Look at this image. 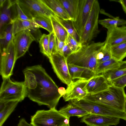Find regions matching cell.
I'll return each instance as SVG.
<instances>
[{
	"mask_svg": "<svg viewBox=\"0 0 126 126\" xmlns=\"http://www.w3.org/2000/svg\"><path fill=\"white\" fill-rule=\"evenodd\" d=\"M23 72L27 97L39 105L55 108L62 96L58 87L41 65L28 66Z\"/></svg>",
	"mask_w": 126,
	"mask_h": 126,
	"instance_id": "6da1fadb",
	"label": "cell"
},
{
	"mask_svg": "<svg viewBox=\"0 0 126 126\" xmlns=\"http://www.w3.org/2000/svg\"><path fill=\"white\" fill-rule=\"evenodd\" d=\"M105 44V41L92 42L82 45L67 58V64L89 69L95 74L99 65L97 55Z\"/></svg>",
	"mask_w": 126,
	"mask_h": 126,
	"instance_id": "7a4b0ae2",
	"label": "cell"
},
{
	"mask_svg": "<svg viewBox=\"0 0 126 126\" xmlns=\"http://www.w3.org/2000/svg\"><path fill=\"white\" fill-rule=\"evenodd\" d=\"M126 97L124 88L111 85L107 89L102 92L94 94H88L82 99L124 112Z\"/></svg>",
	"mask_w": 126,
	"mask_h": 126,
	"instance_id": "3957f363",
	"label": "cell"
},
{
	"mask_svg": "<svg viewBox=\"0 0 126 126\" xmlns=\"http://www.w3.org/2000/svg\"><path fill=\"white\" fill-rule=\"evenodd\" d=\"M10 77L2 79L0 89V102H21L27 97L24 81H13Z\"/></svg>",
	"mask_w": 126,
	"mask_h": 126,
	"instance_id": "277c9868",
	"label": "cell"
},
{
	"mask_svg": "<svg viewBox=\"0 0 126 126\" xmlns=\"http://www.w3.org/2000/svg\"><path fill=\"white\" fill-rule=\"evenodd\" d=\"M69 119L54 108L37 110L31 116L30 124L33 126H65L69 124Z\"/></svg>",
	"mask_w": 126,
	"mask_h": 126,
	"instance_id": "5b68a950",
	"label": "cell"
},
{
	"mask_svg": "<svg viewBox=\"0 0 126 126\" xmlns=\"http://www.w3.org/2000/svg\"><path fill=\"white\" fill-rule=\"evenodd\" d=\"M71 103L93 114L117 117L126 121V114L108 106L83 99L72 100Z\"/></svg>",
	"mask_w": 126,
	"mask_h": 126,
	"instance_id": "8992f818",
	"label": "cell"
},
{
	"mask_svg": "<svg viewBox=\"0 0 126 126\" xmlns=\"http://www.w3.org/2000/svg\"><path fill=\"white\" fill-rule=\"evenodd\" d=\"M99 3L95 0L83 30L80 37L81 45L90 43L92 40L99 33L98 17L100 11Z\"/></svg>",
	"mask_w": 126,
	"mask_h": 126,
	"instance_id": "52a82bcc",
	"label": "cell"
},
{
	"mask_svg": "<svg viewBox=\"0 0 126 126\" xmlns=\"http://www.w3.org/2000/svg\"><path fill=\"white\" fill-rule=\"evenodd\" d=\"M22 10L29 18L43 16L49 17L55 15L43 0H19Z\"/></svg>",
	"mask_w": 126,
	"mask_h": 126,
	"instance_id": "ba28073f",
	"label": "cell"
},
{
	"mask_svg": "<svg viewBox=\"0 0 126 126\" xmlns=\"http://www.w3.org/2000/svg\"><path fill=\"white\" fill-rule=\"evenodd\" d=\"M53 70L58 78L67 85L73 81L68 66L67 58L58 52L48 58Z\"/></svg>",
	"mask_w": 126,
	"mask_h": 126,
	"instance_id": "9c48e42d",
	"label": "cell"
},
{
	"mask_svg": "<svg viewBox=\"0 0 126 126\" xmlns=\"http://www.w3.org/2000/svg\"><path fill=\"white\" fill-rule=\"evenodd\" d=\"M0 73L2 79L10 77L16 61L13 40L5 50L0 52Z\"/></svg>",
	"mask_w": 126,
	"mask_h": 126,
	"instance_id": "30bf717a",
	"label": "cell"
},
{
	"mask_svg": "<svg viewBox=\"0 0 126 126\" xmlns=\"http://www.w3.org/2000/svg\"><path fill=\"white\" fill-rule=\"evenodd\" d=\"M35 40H36L35 39L30 30L21 31L15 35L13 41L16 60L25 54L32 43Z\"/></svg>",
	"mask_w": 126,
	"mask_h": 126,
	"instance_id": "8fae6325",
	"label": "cell"
},
{
	"mask_svg": "<svg viewBox=\"0 0 126 126\" xmlns=\"http://www.w3.org/2000/svg\"><path fill=\"white\" fill-rule=\"evenodd\" d=\"M89 80L80 79L73 81L68 85L66 93L63 96L64 100L67 101L83 99L88 94L87 85Z\"/></svg>",
	"mask_w": 126,
	"mask_h": 126,
	"instance_id": "7c38bea8",
	"label": "cell"
},
{
	"mask_svg": "<svg viewBox=\"0 0 126 126\" xmlns=\"http://www.w3.org/2000/svg\"><path fill=\"white\" fill-rule=\"evenodd\" d=\"M95 0H80L79 13L74 26L80 37Z\"/></svg>",
	"mask_w": 126,
	"mask_h": 126,
	"instance_id": "4fadbf2b",
	"label": "cell"
},
{
	"mask_svg": "<svg viewBox=\"0 0 126 126\" xmlns=\"http://www.w3.org/2000/svg\"><path fill=\"white\" fill-rule=\"evenodd\" d=\"M120 119L115 117L89 114L83 117L81 121L89 126H109L117 125Z\"/></svg>",
	"mask_w": 126,
	"mask_h": 126,
	"instance_id": "5bb4252c",
	"label": "cell"
},
{
	"mask_svg": "<svg viewBox=\"0 0 126 126\" xmlns=\"http://www.w3.org/2000/svg\"><path fill=\"white\" fill-rule=\"evenodd\" d=\"M105 44L110 47L126 42V26L108 28Z\"/></svg>",
	"mask_w": 126,
	"mask_h": 126,
	"instance_id": "9a60e30c",
	"label": "cell"
},
{
	"mask_svg": "<svg viewBox=\"0 0 126 126\" xmlns=\"http://www.w3.org/2000/svg\"><path fill=\"white\" fill-rule=\"evenodd\" d=\"M111 85L102 74L94 76L90 79L87 85L88 94H94L103 91Z\"/></svg>",
	"mask_w": 126,
	"mask_h": 126,
	"instance_id": "2e32d148",
	"label": "cell"
},
{
	"mask_svg": "<svg viewBox=\"0 0 126 126\" xmlns=\"http://www.w3.org/2000/svg\"><path fill=\"white\" fill-rule=\"evenodd\" d=\"M10 24H12L13 25L14 36L17 33L25 30H36L40 28L32 19L24 20L16 17L12 19Z\"/></svg>",
	"mask_w": 126,
	"mask_h": 126,
	"instance_id": "e0dca14e",
	"label": "cell"
},
{
	"mask_svg": "<svg viewBox=\"0 0 126 126\" xmlns=\"http://www.w3.org/2000/svg\"><path fill=\"white\" fill-rule=\"evenodd\" d=\"M68 66L72 80L78 79L89 80L95 75V73L89 69L68 64Z\"/></svg>",
	"mask_w": 126,
	"mask_h": 126,
	"instance_id": "ac0fdd59",
	"label": "cell"
},
{
	"mask_svg": "<svg viewBox=\"0 0 126 126\" xmlns=\"http://www.w3.org/2000/svg\"><path fill=\"white\" fill-rule=\"evenodd\" d=\"M65 116L69 118L71 116H76L83 117L89 114L82 108L71 103L59 110Z\"/></svg>",
	"mask_w": 126,
	"mask_h": 126,
	"instance_id": "d6986e66",
	"label": "cell"
},
{
	"mask_svg": "<svg viewBox=\"0 0 126 126\" xmlns=\"http://www.w3.org/2000/svg\"><path fill=\"white\" fill-rule=\"evenodd\" d=\"M73 22L76 21L78 16L80 0H59Z\"/></svg>",
	"mask_w": 126,
	"mask_h": 126,
	"instance_id": "ffe728a7",
	"label": "cell"
},
{
	"mask_svg": "<svg viewBox=\"0 0 126 126\" xmlns=\"http://www.w3.org/2000/svg\"><path fill=\"white\" fill-rule=\"evenodd\" d=\"M57 16L65 20H71L59 0H43Z\"/></svg>",
	"mask_w": 126,
	"mask_h": 126,
	"instance_id": "44dd1931",
	"label": "cell"
},
{
	"mask_svg": "<svg viewBox=\"0 0 126 126\" xmlns=\"http://www.w3.org/2000/svg\"><path fill=\"white\" fill-rule=\"evenodd\" d=\"M0 52L5 50L14 38L13 26L10 24L0 31Z\"/></svg>",
	"mask_w": 126,
	"mask_h": 126,
	"instance_id": "7402d4cb",
	"label": "cell"
},
{
	"mask_svg": "<svg viewBox=\"0 0 126 126\" xmlns=\"http://www.w3.org/2000/svg\"><path fill=\"white\" fill-rule=\"evenodd\" d=\"M110 82L115 79L126 74V61H123L117 67L101 74Z\"/></svg>",
	"mask_w": 126,
	"mask_h": 126,
	"instance_id": "603a6c76",
	"label": "cell"
},
{
	"mask_svg": "<svg viewBox=\"0 0 126 126\" xmlns=\"http://www.w3.org/2000/svg\"><path fill=\"white\" fill-rule=\"evenodd\" d=\"M50 18L56 37L59 40L66 43L69 34L67 31L53 16Z\"/></svg>",
	"mask_w": 126,
	"mask_h": 126,
	"instance_id": "cb8c5ba5",
	"label": "cell"
},
{
	"mask_svg": "<svg viewBox=\"0 0 126 126\" xmlns=\"http://www.w3.org/2000/svg\"><path fill=\"white\" fill-rule=\"evenodd\" d=\"M17 0L12 2L8 0L7 4L0 12V29L1 31L4 26L10 24L12 19L11 18V12L10 8L14 4H16Z\"/></svg>",
	"mask_w": 126,
	"mask_h": 126,
	"instance_id": "d4e9b609",
	"label": "cell"
},
{
	"mask_svg": "<svg viewBox=\"0 0 126 126\" xmlns=\"http://www.w3.org/2000/svg\"><path fill=\"white\" fill-rule=\"evenodd\" d=\"M53 16L65 28L68 34L80 44V37L75 28L73 21L71 20L63 19L55 15Z\"/></svg>",
	"mask_w": 126,
	"mask_h": 126,
	"instance_id": "484cf974",
	"label": "cell"
},
{
	"mask_svg": "<svg viewBox=\"0 0 126 126\" xmlns=\"http://www.w3.org/2000/svg\"><path fill=\"white\" fill-rule=\"evenodd\" d=\"M112 57L118 61H122L126 57V42L110 47Z\"/></svg>",
	"mask_w": 126,
	"mask_h": 126,
	"instance_id": "4316f807",
	"label": "cell"
},
{
	"mask_svg": "<svg viewBox=\"0 0 126 126\" xmlns=\"http://www.w3.org/2000/svg\"><path fill=\"white\" fill-rule=\"evenodd\" d=\"M123 62L118 61L112 58L109 60L99 64L95 73V75L102 74L118 66Z\"/></svg>",
	"mask_w": 126,
	"mask_h": 126,
	"instance_id": "83f0119b",
	"label": "cell"
},
{
	"mask_svg": "<svg viewBox=\"0 0 126 126\" xmlns=\"http://www.w3.org/2000/svg\"><path fill=\"white\" fill-rule=\"evenodd\" d=\"M32 19L40 27L47 30L50 33L53 30L50 17L43 16H37Z\"/></svg>",
	"mask_w": 126,
	"mask_h": 126,
	"instance_id": "f1b7e54d",
	"label": "cell"
},
{
	"mask_svg": "<svg viewBox=\"0 0 126 126\" xmlns=\"http://www.w3.org/2000/svg\"><path fill=\"white\" fill-rule=\"evenodd\" d=\"M4 109L0 112V126H2L19 102L17 101L7 102Z\"/></svg>",
	"mask_w": 126,
	"mask_h": 126,
	"instance_id": "f546056e",
	"label": "cell"
},
{
	"mask_svg": "<svg viewBox=\"0 0 126 126\" xmlns=\"http://www.w3.org/2000/svg\"><path fill=\"white\" fill-rule=\"evenodd\" d=\"M98 23L107 29L111 27L126 26V20L120 18L118 17H114L112 19L108 18L99 20Z\"/></svg>",
	"mask_w": 126,
	"mask_h": 126,
	"instance_id": "4dcf8cb0",
	"label": "cell"
},
{
	"mask_svg": "<svg viewBox=\"0 0 126 126\" xmlns=\"http://www.w3.org/2000/svg\"><path fill=\"white\" fill-rule=\"evenodd\" d=\"M49 34H43L39 41L41 52L48 58L50 56L49 50Z\"/></svg>",
	"mask_w": 126,
	"mask_h": 126,
	"instance_id": "1f68e13d",
	"label": "cell"
},
{
	"mask_svg": "<svg viewBox=\"0 0 126 126\" xmlns=\"http://www.w3.org/2000/svg\"><path fill=\"white\" fill-rule=\"evenodd\" d=\"M66 44L73 53L77 51L82 46L69 34Z\"/></svg>",
	"mask_w": 126,
	"mask_h": 126,
	"instance_id": "d6a6232c",
	"label": "cell"
},
{
	"mask_svg": "<svg viewBox=\"0 0 126 126\" xmlns=\"http://www.w3.org/2000/svg\"><path fill=\"white\" fill-rule=\"evenodd\" d=\"M49 50L50 56L57 52L56 45V36L53 31L49 34Z\"/></svg>",
	"mask_w": 126,
	"mask_h": 126,
	"instance_id": "836d02e7",
	"label": "cell"
},
{
	"mask_svg": "<svg viewBox=\"0 0 126 126\" xmlns=\"http://www.w3.org/2000/svg\"><path fill=\"white\" fill-rule=\"evenodd\" d=\"M110 83L116 87L124 88L126 86V74L113 80Z\"/></svg>",
	"mask_w": 126,
	"mask_h": 126,
	"instance_id": "e575fe53",
	"label": "cell"
},
{
	"mask_svg": "<svg viewBox=\"0 0 126 126\" xmlns=\"http://www.w3.org/2000/svg\"><path fill=\"white\" fill-rule=\"evenodd\" d=\"M16 4L17 13V15L16 17L24 20H29L32 19L27 16L23 11L19 5V0H17Z\"/></svg>",
	"mask_w": 126,
	"mask_h": 126,
	"instance_id": "d590c367",
	"label": "cell"
},
{
	"mask_svg": "<svg viewBox=\"0 0 126 126\" xmlns=\"http://www.w3.org/2000/svg\"><path fill=\"white\" fill-rule=\"evenodd\" d=\"M73 53L72 50L65 44L62 49L61 54L65 58H67Z\"/></svg>",
	"mask_w": 126,
	"mask_h": 126,
	"instance_id": "8d00e7d4",
	"label": "cell"
},
{
	"mask_svg": "<svg viewBox=\"0 0 126 126\" xmlns=\"http://www.w3.org/2000/svg\"><path fill=\"white\" fill-rule=\"evenodd\" d=\"M56 41L57 51L61 54L62 49L66 43L59 40L56 37Z\"/></svg>",
	"mask_w": 126,
	"mask_h": 126,
	"instance_id": "74e56055",
	"label": "cell"
},
{
	"mask_svg": "<svg viewBox=\"0 0 126 126\" xmlns=\"http://www.w3.org/2000/svg\"><path fill=\"white\" fill-rule=\"evenodd\" d=\"M17 126H33L29 123L24 118H21L19 120Z\"/></svg>",
	"mask_w": 126,
	"mask_h": 126,
	"instance_id": "f35d334b",
	"label": "cell"
},
{
	"mask_svg": "<svg viewBox=\"0 0 126 126\" xmlns=\"http://www.w3.org/2000/svg\"><path fill=\"white\" fill-rule=\"evenodd\" d=\"M104 46L101 51L98 53L97 55L96 58L98 63L103 58L104 56Z\"/></svg>",
	"mask_w": 126,
	"mask_h": 126,
	"instance_id": "ab89813d",
	"label": "cell"
},
{
	"mask_svg": "<svg viewBox=\"0 0 126 126\" xmlns=\"http://www.w3.org/2000/svg\"><path fill=\"white\" fill-rule=\"evenodd\" d=\"M113 1L118 2L121 4L124 11L126 14V0H119Z\"/></svg>",
	"mask_w": 126,
	"mask_h": 126,
	"instance_id": "60d3db41",
	"label": "cell"
},
{
	"mask_svg": "<svg viewBox=\"0 0 126 126\" xmlns=\"http://www.w3.org/2000/svg\"><path fill=\"white\" fill-rule=\"evenodd\" d=\"M58 91L59 93L62 96L64 95L66 93V90L63 87L59 88Z\"/></svg>",
	"mask_w": 126,
	"mask_h": 126,
	"instance_id": "b9f144b4",
	"label": "cell"
},
{
	"mask_svg": "<svg viewBox=\"0 0 126 126\" xmlns=\"http://www.w3.org/2000/svg\"><path fill=\"white\" fill-rule=\"evenodd\" d=\"M6 102H0V112L4 109L6 106Z\"/></svg>",
	"mask_w": 126,
	"mask_h": 126,
	"instance_id": "7bdbcfd3",
	"label": "cell"
},
{
	"mask_svg": "<svg viewBox=\"0 0 126 126\" xmlns=\"http://www.w3.org/2000/svg\"><path fill=\"white\" fill-rule=\"evenodd\" d=\"M6 1V0H0V8L3 7L4 3Z\"/></svg>",
	"mask_w": 126,
	"mask_h": 126,
	"instance_id": "ee69618b",
	"label": "cell"
},
{
	"mask_svg": "<svg viewBox=\"0 0 126 126\" xmlns=\"http://www.w3.org/2000/svg\"><path fill=\"white\" fill-rule=\"evenodd\" d=\"M124 112L126 114V97L125 104Z\"/></svg>",
	"mask_w": 126,
	"mask_h": 126,
	"instance_id": "f6af8a7d",
	"label": "cell"
},
{
	"mask_svg": "<svg viewBox=\"0 0 126 126\" xmlns=\"http://www.w3.org/2000/svg\"><path fill=\"white\" fill-rule=\"evenodd\" d=\"M65 126H70L69 124V123L68 124H67V125H66Z\"/></svg>",
	"mask_w": 126,
	"mask_h": 126,
	"instance_id": "bcb514c9",
	"label": "cell"
}]
</instances>
